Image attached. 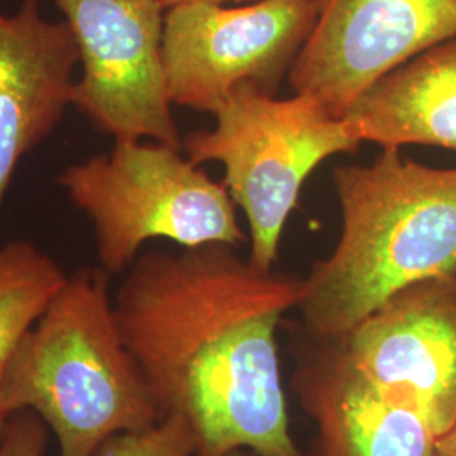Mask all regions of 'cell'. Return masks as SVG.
I'll list each match as a JSON object with an SVG mask.
<instances>
[{
    "label": "cell",
    "instance_id": "6",
    "mask_svg": "<svg viewBox=\"0 0 456 456\" xmlns=\"http://www.w3.org/2000/svg\"><path fill=\"white\" fill-rule=\"evenodd\" d=\"M314 17L316 0L184 4L167 9L163 66L173 107L215 115L239 90L276 95Z\"/></svg>",
    "mask_w": 456,
    "mask_h": 456
},
{
    "label": "cell",
    "instance_id": "18",
    "mask_svg": "<svg viewBox=\"0 0 456 456\" xmlns=\"http://www.w3.org/2000/svg\"><path fill=\"white\" fill-rule=\"evenodd\" d=\"M224 456H267L262 455V453H257V452H254V450H248V448H239V450H232V452H228Z\"/></svg>",
    "mask_w": 456,
    "mask_h": 456
},
{
    "label": "cell",
    "instance_id": "2",
    "mask_svg": "<svg viewBox=\"0 0 456 456\" xmlns=\"http://www.w3.org/2000/svg\"><path fill=\"white\" fill-rule=\"evenodd\" d=\"M342 228L331 254L303 277L296 310L314 340H337L392 294L456 276V167L382 149L333 171Z\"/></svg>",
    "mask_w": 456,
    "mask_h": 456
},
{
    "label": "cell",
    "instance_id": "13",
    "mask_svg": "<svg viewBox=\"0 0 456 456\" xmlns=\"http://www.w3.org/2000/svg\"><path fill=\"white\" fill-rule=\"evenodd\" d=\"M66 279L61 265L33 242L11 240L0 247V440L12 418L4 403L9 365Z\"/></svg>",
    "mask_w": 456,
    "mask_h": 456
},
{
    "label": "cell",
    "instance_id": "9",
    "mask_svg": "<svg viewBox=\"0 0 456 456\" xmlns=\"http://www.w3.org/2000/svg\"><path fill=\"white\" fill-rule=\"evenodd\" d=\"M348 363L394 397L421 409L438 438L456 423V276L392 294L342 338Z\"/></svg>",
    "mask_w": 456,
    "mask_h": 456
},
{
    "label": "cell",
    "instance_id": "8",
    "mask_svg": "<svg viewBox=\"0 0 456 456\" xmlns=\"http://www.w3.org/2000/svg\"><path fill=\"white\" fill-rule=\"evenodd\" d=\"M455 36L456 0H316L288 78L294 94L345 117L380 78Z\"/></svg>",
    "mask_w": 456,
    "mask_h": 456
},
{
    "label": "cell",
    "instance_id": "15",
    "mask_svg": "<svg viewBox=\"0 0 456 456\" xmlns=\"http://www.w3.org/2000/svg\"><path fill=\"white\" fill-rule=\"evenodd\" d=\"M49 429L31 411L12 414L0 440V456H46Z\"/></svg>",
    "mask_w": 456,
    "mask_h": 456
},
{
    "label": "cell",
    "instance_id": "17",
    "mask_svg": "<svg viewBox=\"0 0 456 456\" xmlns=\"http://www.w3.org/2000/svg\"><path fill=\"white\" fill-rule=\"evenodd\" d=\"M164 5V9H171L176 5H184V4H213V5H240V4H252L257 0H159Z\"/></svg>",
    "mask_w": 456,
    "mask_h": 456
},
{
    "label": "cell",
    "instance_id": "14",
    "mask_svg": "<svg viewBox=\"0 0 456 456\" xmlns=\"http://www.w3.org/2000/svg\"><path fill=\"white\" fill-rule=\"evenodd\" d=\"M195 436L181 418L167 416L146 429L120 433L94 456H195Z\"/></svg>",
    "mask_w": 456,
    "mask_h": 456
},
{
    "label": "cell",
    "instance_id": "1",
    "mask_svg": "<svg viewBox=\"0 0 456 456\" xmlns=\"http://www.w3.org/2000/svg\"><path fill=\"white\" fill-rule=\"evenodd\" d=\"M301 291L303 277L259 269L227 244L152 250L126 271L112 296L122 340L161 418L190 426L195 456H305L277 346Z\"/></svg>",
    "mask_w": 456,
    "mask_h": 456
},
{
    "label": "cell",
    "instance_id": "3",
    "mask_svg": "<svg viewBox=\"0 0 456 456\" xmlns=\"http://www.w3.org/2000/svg\"><path fill=\"white\" fill-rule=\"evenodd\" d=\"M109 277L100 265L68 276L22 338L4 380L11 416H39L60 456H94L115 435L161 419L122 340Z\"/></svg>",
    "mask_w": 456,
    "mask_h": 456
},
{
    "label": "cell",
    "instance_id": "11",
    "mask_svg": "<svg viewBox=\"0 0 456 456\" xmlns=\"http://www.w3.org/2000/svg\"><path fill=\"white\" fill-rule=\"evenodd\" d=\"M316 342L293 375L316 456H436L438 433L421 409L369 382L335 340Z\"/></svg>",
    "mask_w": 456,
    "mask_h": 456
},
{
    "label": "cell",
    "instance_id": "4",
    "mask_svg": "<svg viewBox=\"0 0 456 456\" xmlns=\"http://www.w3.org/2000/svg\"><path fill=\"white\" fill-rule=\"evenodd\" d=\"M56 183L88 218L109 276L126 273L149 240L180 247L245 240L224 181L210 178L180 147L114 141L109 152L68 164Z\"/></svg>",
    "mask_w": 456,
    "mask_h": 456
},
{
    "label": "cell",
    "instance_id": "7",
    "mask_svg": "<svg viewBox=\"0 0 456 456\" xmlns=\"http://www.w3.org/2000/svg\"><path fill=\"white\" fill-rule=\"evenodd\" d=\"M75 36L82 77L73 107L114 141L183 149L164 78L159 0H54Z\"/></svg>",
    "mask_w": 456,
    "mask_h": 456
},
{
    "label": "cell",
    "instance_id": "12",
    "mask_svg": "<svg viewBox=\"0 0 456 456\" xmlns=\"http://www.w3.org/2000/svg\"><path fill=\"white\" fill-rule=\"evenodd\" d=\"M343 118L362 144L456 151V36L380 78Z\"/></svg>",
    "mask_w": 456,
    "mask_h": 456
},
{
    "label": "cell",
    "instance_id": "10",
    "mask_svg": "<svg viewBox=\"0 0 456 456\" xmlns=\"http://www.w3.org/2000/svg\"><path fill=\"white\" fill-rule=\"evenodd\" d=\"M80 53L66 20H49L41 0L0 14V210L17 166L73 107Z\"/></svg>",
    "mask_w": 456,
    "mask_h": 456
},
{
    "label": "cell",
    "instance_id": "5",
    "mask_svg": "<svg viewBox=\"0 0 456 456\" xmlns=\"http://www.w3.org/2000/svg\"><path fill=\"white\" fill-rule=\"evenodd\" d=\"M213 118L210 129L183 139L184 154L198 166H224V184L248 224V261L271 271L311 173L337 154L357 151L362 142L343 117L306 94L277 98L245 88Z\"/></svg>",
    "mask_w": 456,
    "mask_h": 456
},
{
    "label": "cell",
    "instance_id": "16",
    "mask_svg": "<svg viewBox=\"0 0 456 456\" xmlns=\"http://www.w3.org/2000/svg\"><path fill=\"white\" fill-rule=\"evenodd\" d=\"M436 456H456V423L436 441Z\"/></svg>",
    "mask_w": 456,
    "mask_h": 456
}]
</instances>
